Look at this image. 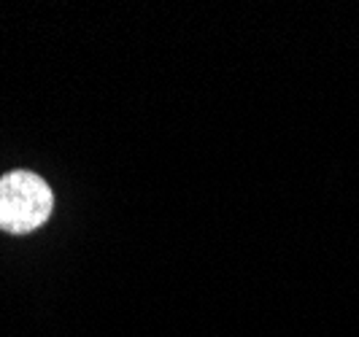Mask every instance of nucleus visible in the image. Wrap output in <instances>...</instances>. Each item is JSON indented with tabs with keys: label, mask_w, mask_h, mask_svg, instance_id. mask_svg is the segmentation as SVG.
<instances>
[{
	"label": "nucleus",
	"mask_w": 359,
	"mask_h": 337,
	"mask_svg": "<svg viewBox=\"0 0 359 337\" xmlns=\"http://www.w3.org/2000/svg\"><path fill=\"white\" fill-rule=\"evenodd\" d=\"M54 195L49 184L30 170L0 176V230L11 235L38 230L52 216Z\"/></svg>",
	"instance_id": "obj_1"
}]
</instances>
